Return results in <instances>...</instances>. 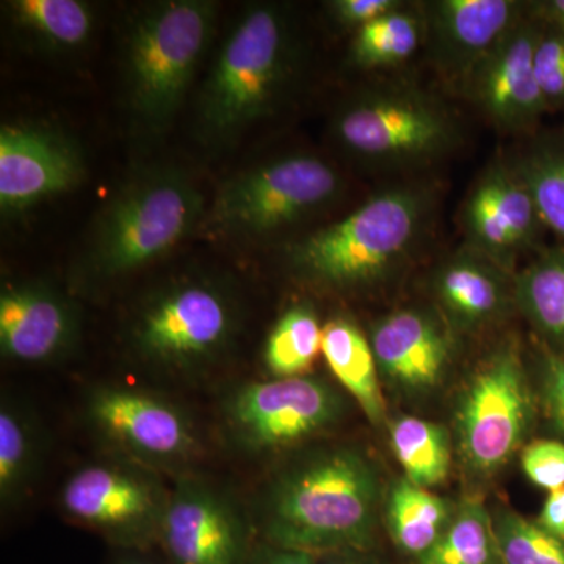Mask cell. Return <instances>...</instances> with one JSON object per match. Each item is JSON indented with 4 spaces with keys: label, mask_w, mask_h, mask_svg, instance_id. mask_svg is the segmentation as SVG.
Here are the masks:
<instances>
[{
    "label": "cell",
    "mask_w": 564,
    "mask_h": 564,
    "mask_svg": "<svg viewBox=\"0 0 564 564\" xmlns=\"http://www.w3.org/2000/svg\"><path fill=\"white\" fill-rule=\"evenodd\" d=\"M380 507L372 464L350 448L322 452L274 481L261 516L267 543L311 555L367 552Z\"/></svg>",
    "instance_id": "1"
},
{
    "label": "cell",
    "mask_w": 564,
    "mask_h": 564,
    "mask_svg": "<svg viewBox=\"0 0 564 564\" xmlns=\"http://www.w3.org/2000/svg\"><path fill=\"white\" fill-rule=\"evenodd\" d=\"M295 43L282 7H248L215 55L196 104L204 147L226 150L274 113L291 84Z\"/></svg>",
    "instance_id": "2"
},
{
    "label": "cell",
    "mask_w": 564,
    "mask_h": 564,
    "mask_svg": "<svg viewBox=\"0 0 564 564\" xmlns=\"http://www.w3.org/2000/svg\"><path fill=\"white\" fill-rule=\"evenodd\" d=\"M206 212L203 193L184 170H141L96 215L77 273L110 282L139 272L202 228Z\"/></svg>",
    "instance_id": "3"
},
{
    "label": "cell",
    "mask_w": 564,
    "mask_h": 564,
    "mask_svg": "<svg viewBox=\"0 0 564 564\" xmlns=\"http://www.w3.org/2000/svg\"><path fill=\"white\" fill-rule=\"evenodd\" d=\"M217 3L166 0L137 11L122 41V87L132 132L162 139L172 128L217 25Z\"/></svg>",
    "instance_id": "4"
},
{
    "label": "cell",
    "mask_w": 564,
    "mask_h": 564,
    "mask_svg": "<svg viewBox=\"0 0 564 564\" xmlns=\"http://www.w3.org/2000/svg\"><path fill=\"white\" fill-rule=\"evenodd\" d=\"M430 209L422 188L403 185L375 193L343 220L293 242L289 267L322 288L350 291L372 285L417 247Z\"/></svg>",
    "instance_id": "5"
},
{
    "label": "cell",
    "mask_w": 564,
    "mask_h": 564,
    "mask_svg": "<svg viewBox=\"0 0 564 564\" xmlns=\"http://www.w3.org/2000/svg\"><path fill=\"white\" fill-rule=\"evenodd\" d=\"M343 187L340 173L325 159L281 155L226 181L202 228L228 239H262L326 209Z\"/></svg>",
    "instance_id": "6"
},
{
    "label": "cell",
    "mask_w": 564,
    "mask_h": 564,
    "mask_svg": "<svg viewBox=\"0 0 564 564\" xmlns=\"http://www.w3.org/2000/svg\"><path fill=\"white\" fill-rule=\"evenodd\" d=\"M333 137L356 161L381 169L425 165L458 141L454 117L425 93L403 87L372 88L337 110Z\"/></svg>",
    "instance_id": "7"
},
{
    "label": "cell",
    "mask_w": 564,
    "mask_h": 564,
    "mask_svg": "<svg viewBox=\"0 0 564 564\" xmlns=\"http://www.w3.org/2000/svg\"><path fill=\"white\" fill-rule=\"evenodd\" d=\"M237 328L239 310L231 292L210 278L187 276L141 304L129 339L144 364L185 372L220 358Z\"/></svg>",
    "instance_id": "8"
},
{
    "label": "cell",
    "mask_w": 564,
    "mask_h": 564,
    "mask_svg": "<svg viewBox=\"0 0 564 564\" xmlns=\"http://www.w3.org/2000/svg\"><path fill=\"white\" fill-rule=\"evenodd\" d=\"M532 419V395L521 355L503 344L480 364L458 408L464 462L480 474L496 473L518 451Z\"/></svg>",
    "instance_id": "9"
},
{
    "label": "cell",
    "mask_w": 564,
    "mask_h": 564,
    "mask_svg": "<svg viewBox=\"0 0 564 564\" xmlns=\"http://www.w3.org/2000/svg\"><path fill=\"white\" fill-rule=\"evenodd\" d=\"M170 492L139 464L95 463L62 489L63 511L74 521L128 549L159 543Z\"/></svg>",
    "instance_id": "10"
},
{
    "label": "cell",
    "mask_w": 564,
    "mask_h": 564,
    "mask_svg": "<svg viewBox=\"0 0 564 564\" xmlns=\"http://www.w3.org/2000/svg\"><path fill=\"white\" fill-rule=\"evenodd\" d=\"M344 403L332 386L313 377L256 381L226 400L229 434L252 454L302 443L339 421Z\"/></svg>",
    "instance_id": "11"
},
{
    "label": "cell",
    "mask_w": 564,
    "mask_h": 564,
    "mask_svg": "<svg viewBox=\"0 0 564 564\" xmlns=\"http://www.w3.org/2000/svg\"><path fill=\"white\" fill-rule=\"evenodd\" d=\"M87 417L107 443L143 466H184L202 451L188 414L155 393L126 386L96 388L88 395Z\"/></svg>",
    "instance_id": "12"
},
{
    "label": "cell",
    "mask_w": 564,
    "mask_h": 564,
    "mask_svg": "<svg viewBox=\"0 0 564 564\" xmlns=\"http://www.w3.org/2000/svg\"><path fill=\"white\" fill-rule=\"evenodd\" d=\"M469 250L510 269L532 250L545 229L529 188L513 166L496 163L477 182L463 206Z\"/></svg>",
    "instance_id": "13"
},
{
    "label": "cell",
    "mask_w": 564,
    "mask_h": 564,
    "mask_svg": "<svg viewBox=\"0 0 564 564\" xmlns=\"http://www.w3.org/2000/svg\"><path fill=\"white\" fill-rule=\"evenodd\" d=\"M80 148L69 137L35 124L0 129V207L22 212L76 188L85 176Z\"/></svg>",
    "instance_id": "14"
},
{
    "label": "cell",
    "mask_w": 564,
    "mask_h": 564,
    "mask_svg": "<svg viewBox=\"0 0 564 564\" xmlns=\"http://www.w3.org/2000/svg\"><path fill=\"white\" fill-rule=\"evenodd\" d=\"M159 544L172 564H247V533L220 492L184 478L170 492Z\"/></svg>",
    "instance_id": "15"
},
{
    "label": "cell",
    "mask_w": 564,
    "mask_h": 564,
    "mask_svg": "<svg viewBox=\"0 0 564 564\" xmlns=\"http://www.w3.org/2000/svg\"><path fill=\"white\" fill-rule=\"evenodd\" d=\"M540 28V20L522 18L464 82L478 109L500 131H527L547 111L533 65Z\"/></svg>",
    "instance_id": "16"
},
{
    "label": "cell",
    "mask_w": 564,
    "mask_h": 564,
    "mask_svg": "<svg viewBox=\"0 0 564 564\" xmlns=\"http://www.w3.org/2000/svg\"><path fill=\"white\" fill-rule=\"evenodd\" d=\"M79 311L44 282H17L0 293V351L17 362L57 361L76 347Z\"/></svg>",
    "instance_id": "17"
},
{
    "label": "cell",
    "mask_w": 564,
    "mask_h": 564,
    "mask_svg": "<svg viewBox=\"0 0 564 564\" xmlns=\"http://www.w3.org/2000/svg\"><path fill=\"white\" fill-rule=\"evenodd\" d=\"M522 3L514 0L430 2L425 32L445 76L464 84L478 63L522 21Z\"/></svg>",
    "instance_id": "18"
},
{
    "label": "cell",
    "mask_w": 564,
    "mask_h": 564,
    "mask_svg": "<svg viewBox=\"0 0 564 564\" xmlns=\"http://www.w3.org/2000/svg\"><path fill=\"white\" fill-rule=\"evenodd\" d=\"M370 345L378 370L408 391H426L443 380L452 344L432 315L397 310L375 323Z\"/></svg>",
    "instance_id": "19"
},
{
    "label": "cell",
    "mask_w": 564,
    "mask_h": 564,
    "mask_svg": "<svg viewBox=\"0 0 564 564\" xmlns=\"http://www.w3.org/2000/svg\"><path fill=\"white\" fill-rule=\"evenodd\" d=\"M500 267L467 248L434 274V293L456 325L477 328L499 317L507 303Z\"/></svg>",
    "instance_id": "20"
},
{
    "label": "cell",
    "mask_w": 564,
    "mask_h": 564,
    "mask_svg": "<svg viewBox=\"0 0 564 564\" xmlns=\"http://www.w3.org/2000/svg\"><path fill=\"white\" fill-rule=\"evenodd\" d=\"M322 352L334 377L355 397L369 421L384 417V400L378 380V366L370 340L345 317L332 318L323 326Z\"/></svg>",
    "instance_id": "21"
},
{
    "label": "cell",
    "mask_w": 564,
    "mask_h": 564,
    "mask_svg": "<svg viewBox=\"0 0 564 564\" xmlns=\"http://www.w3.org/2000/svg\"><path fill=\"white\" fill-rule=\"evenodd\" d=\"M516 303L554 351L564 356V245L538 256L514 278Z\"/></svg>",
    "instance_id": "22"
},
{
    "label": "cell",
    "mask_w": 564,
    "mask_h": 564,
    "mask_svg": "<svg viewBox=\"0 0 564 564\" xmlns=\"http://www.w3.org/2000/svg\"><path fill=\"white\" fill-rule=\"evenodd\" d=\"M452 516L454 513L441 497L406 478L392 486L386 503V524L393 544L415 560L425 555L443 536Z\"/></svg>",
    "instance_id": "23"
},
{
    "label": "cell",
    "mask_w": 564,
    "mask_h": 564,
    "mask_svg": "<svg viewBox=\"0 0 564 564\" xmlns=\"http://www.w3.org/2000/svg\"><path fill=\"white\" fill-rule=\"evenodd\" d=\"M40 434L28 411L10 399L0 406V500L14 507L31 489L39 470Z\"/></svg>",
    "instance_id": "24"
},
{
    "label": "cell",
    "mask_w": 564,
    "mask_h": 564,
    "mask_svg": "<svg viewBox=\"0 0 564 564\" xmlns=\"http://www.w3.org/2000/svg\"><path fill=\"white\" fill-rule=\"evenodd\" d=\"M391 444L411 484L433 488L451 473V437L437 423L413 415L397 419L391 426Z\"/></svg>",
    "instance_id": "25"
},
{
    "label": "cell",
    "mask_w": 564,
    "mask_h": 564,
    "mask_svg": "<svg viewBox=\"0 0 564 564\" xmlns=\"http://www.w3.org/2000/svg\"><path fill=\"white\" fill-rule=\"evenodd\" d=\"M9 10L21 29L52 50L84 46L95 28L91 7L79 0H14Z\"/></svg>",
    "instance_id": "26"
},
{
    "label": "cell",
    "mask_w": 564,
    "mask_h": 564,
    "mask_svg": "<svg viewBox=\"0 0 564 564\" xmlns=\"http://www.w3.org/2000/svg\"><path fill=\"white\" fill-rule=\"evenodd\" d=\"M417 564H502L494 518L485 505L467 500Z\"/></svg>",
    "instance_id": "27"
},
{
    "label": "cell",
    "mask_w": 564,
    "mask_h": 564,
    "mask_svg": "<svg viewBox=\"0 0 564 564\" xmlns=\"http://www.w3.org/2000/svg\"><path fill=\"white\" fill-rule=\"evenodd\" d=\"M323 326L310 303H296L281 315L263 348L274 378L303 377L322 351Z\"/></svg>",
    "instance_id": "28"
},
{
    "label": "cell",
    "mask_w": 564,
    "mask_h": 564,
    "mask_svg": "<svg viewBox=\"0 0 564 564\" xmlns=\"http://www.w3.org/2000/svg\"><path fill=\"white\" fill-rule=\"evenodd\" d=\"M510 165L529 188L545 229L564 242V135L536 141Z\"/></svg>",
    "instance_id": "29"
},
{
    "label": "cell",
    "mask_w": 564,
    "mask_h": 564,
    "mask_svg": "<svg viewBox=\"0 0 564 564\" xmlns=\"http://www.w3.org/2000/svg\"><path fill=\"white\" fill-rule=\"evenodd\" d=\"M425 24L408 9L392 11L358 29L350 58L359 68H386L410 61L422 44Z\"/></svg>",
    "instance_id": "30"
},
{
    "label": "cell",
    "mask_w": 564,
    "mask_h": 564,
    "mask_svg": "<svg viewBox=\"0 0 564 564\" xmlns=\"http://www.w3.org/2000/svg\"><path fill=\"white\" fill-rule=\"evenodd\" d=\"M502 564H564V541L538 522L503 511L494 519Z\"/></svg>",
    "instance_id": "31"
},
{
    "label": "cell",
    "mask_w": 564,
    "mask_h": 564,
    "mask_svg": "<svg viewBox=\"0 0 564 564\" xmlns=\"http://www.w3.org/2000/svg\"><path fill=\"white\" fill-rule=\"evenodd\" d=\"M541 21V20H540ZM534 74L549 109L564 107V32L541 21L533 52Z\"/></svg>",
    "instance_id": "32"
},
{
    "label": "cell",
    "mask_w": 564,
    "mask_h": 564,
    "mask_svg": "<svg viewBox=\"0 0 564 564\" xmlns=\"http://www.w3.org/2000/svg\"><path fill=\"white\" fill-rule=\"evenodd\" d=\"M522 469L538 488L552 492L564 488V444L541 440L527 445L522 452Z\"/></svg>",
    "instance_id": "33"
},
{
    "label": "cell",
    "mask_w": 564,
    "mask_h": 564,
    "mask_svg": "<svg viewBox=\"0 0 564 564\" xmlns=\"http://www.w3.org/2000/svg\"><path fill=\"white\" fill-rule=\"evenodd\" d=\"M402 7L399 0H334L328 3L333 20L355 32Z\"/></svg>",
    "instance_id": "34"
},
{
    "label": "cell",
    "mask_w": 564,
    "mask_h": 564,
    "mask_svg": "<svg viewBox=\"0 0 564 564\" xmlns=\"http://www.w3.org/2000/svg\"><path fill=\"white\" fill-rule=\"evenodd\" d=\"M543 392L545 410L564 434V356L554 350L543 356Z\"/></svg>",
    "instance_id": "35"
},
{
    "label": "cell",
    "mask_w": 564,
    "mask_h": 564,
    "mask_svg": "<svg viewBox=\"0 0 564 564\" xmlns=\"http://www.w3.org/2000/svg\"><path fill=\"white\" fill-rule=\"evenodd\" d=\"M536 522L545 532L564 541V488L549 492Z\"/></svg>",
    "instance_id": "36"
},
{
    "label": "cell",
    "mask_w": 564,
    "mask_h": 564,
    "mask_svg": "<svg viewBox=\"0 0 564 564\" xmlns=\"http://www.w3.org/2000/svg\"><path fill=\"white\" fill-rule=\"evenodd\" d=\"M247 564H315V558L306 552L289 551L267 544L251 552Z\"/></svg>",
    "instance_id": "37"
},
{
    "label": "cell",
    "mask_w": 564,
    "mask_h": 564,
    "mask_svg": "<svg viewBox=\"0 0 564 564\" xmlns=\"http://www.w3.org/2000/svg\"><path fill=\"white\" fill-rule=\"evenodd\" d=\"M315 564H378L366 552H334L315 555Z\"/></svg>",
    "instance_id": "38"
},
{
    "label": "cell",
    "mask_w": 564,
    "mask_h": 564,
    "mask_svg": "<svg viewBox=\"0 0 564 564\" xmlns=\"http://www.w3.org/2000/svg\"><path fill=\"white\" fill-rule=\"evenodd\" d=\"M540 20L564 32V0H549L538 6Z\"/></svg>",
    "instance_id": "39"
},
{
    "label": "cell",
    "mask_w": 564,
    "mask_h": 564,
    "mask_svg": "<svg viewBox=\"0 0 564 564\" xmlns=\"http://www.w3.org/2000/svg\"><path fill=\"white\" fill-rule=\"evenodd\" d=\"M117 564H154V563L148 562L147 558H141V556L129 555V556H124V558H121L120 562H118Z\"/></svg>",
    "instance_id": "40"
}]
</instances>
